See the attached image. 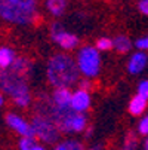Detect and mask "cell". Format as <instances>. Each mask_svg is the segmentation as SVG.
Instances as JSON below:
<instances>
[{
    "label": "cell",
    "instance_id": "2e32d148",
    "mask_svg": "<svg viewBox=\"0 0 148 150\" xmlns=\"http://www.w3.org/2000/svg\"><path fill=\"white\" fill-rule=\"evenodd\" d=\"M113 48L120 52V54H126V52H129L130 48H132V42L129 37H126V36H117L114 40H113Z\"/></svg>",
    "mask_w": 148,
    "mask_h": 150
},
{
    "label": "cell",
    "instance_id": "6da1fadb",
    "mask_svg": "<svg viewBox=\"0 0 148 150\" xmlns=\"http://www.w3.org/2000/svg\"><path fill=\"white\" fill-rule=\"evenodd\" d=\"M48 80L55 89L59 88H70L73 85L79 82V67H77V61L68 54H55L49 62H48V69H46Z\"/></svg>",
    "mask_w": 148,
    "mask_h": 150
},
{
    "label": "cell",
    "instance_id": "7402d4cb",
    "mask_svg": "<svg viewBox=\"0 0 148 150\" xmlns=\"http://www.w3.org/2000/svg\"><path fill=\"white\" fill-rule=\"evenodd\" d=\"M138 129H139V134H142V135H148V115L144 116V117L141 119Z\"/></svg>",
    "mask_w": 148,
    "mask_h": 150
},
{
    "label": "cell",
    "instance_id": "7a4b0ae2",
    "mask_svg": "<svg viewBox=\"0 0 148 150\" xmlns=\"http://www.w3.org/2000/svg\"><path fill=\"white\" fill-rule=\"evenodd\" d=\"M37 15L36 0H0V18L11 24H31Z\"/></svg>",
    "mask_w": 148,
    "mask_h": 150
},
{
    "label": "cell",
    "instance_id": "5bb4252c",
    "mask_svg": "<svg viewBox=\"0 0 148 150\" xmlns=\"http://www.w3.org/2000/svg\"><path fill=\"white\" fill-rule=\"evenodd\" d=\"M147 109V100L142 98L141 95H135L130 103H129V112L133 115V116H139L144 113V110Z\"/></svg>",
    "mask_w": 148,
    "mask_h": 150
},
{
    "label": "cell",
    "instance_id": "83f0119b",
    "mask_svg": "<svg viewBox=\"0 0 148 150\" xmlns=\"http://www.w3.org/2000/svg\"><path fill=\"white\" fill-rule=\"evenodd\" d=\"M144 150H148V137H147V140L144 143Z\"/></svg>",
    "mask_w": 148,
    "mask_h": 150
},
{
    "label": "cell",
    "instance_id": "484cf974",
    "mask_svg": "<svg viewBox=\"0 0 148 150\" xmlns=\"http://www.w3.org/2000/svg\"><path fill=\"white\" fill-rule=\"evenodd\" d=\"M92 132H93V129H92V128H88V129H86V132H84V134H86V137L89 138V137L92 135Z\"/></svg>",
    "mask_w": 148,
    "mask_h": 150
},
{
    "label": "cell",
    "instance_id": "4316f807",
    "mask_svg": "<svg viewBox=\"0 0 148 150\" xmlns=\"http://www.w3.org/2000/svg\"><path fill=\"white\" fill-rule=\"evenodd\" d=\"M33 150H46L43 146H40V144H36L34 147H33Z\"/></svg>",
    "mask_w": 148,
    "mask_h": 150
},
{
    "label": "cell",
    "instance_id": "ba28073f",
    "mask_svg": "<svg viewBox=\"0 0 148 150\" xmlns=\"http://www.w3.org/2000/svg\"><path fill=\"white\" fill-rule=\"evenodd\" d=\"M6 123L12 128L13 131H16L21 137H34V131H33L31 123L27 122L24 117L15 115V113H9L6 116Z\"/></svg>",
    "mask_w": 148,
    "mask_h": 150
},
{
    "label": "cell",
    "instance_id": "3957f363",
    "mask_svg": "<svg viewBox=\"0 0 148 150\" xmlns=\"http://www.w3.org/2000/svg\"><path fill=\"white\" fill-rule=\"evenodd\" d=\"M0 88L21 109H25V107L30 105L31 94L25 77H21L12 73L11 70H0Z\"/></svg>",
    "mask_w": 148,
    "mask_h": 150
},
{
    "label": "cell",
    "instance_id": "ffe728a7",
    "mask_svg": "<svg viewBox=\"0 0 148 150\" xmlns=\"http://www.w3.org/2000/svg\"><path fill=\"white\" fill-rule=\"evenodd\" d=\"M113 48V40L108 37H101L96 42V49L98 51H110Z\"/></svg>",
    "mask_w": 148,
    "mask_h": 150
},
{
    "label": "cell",
    "instance_id": "d6986e66",
    "mask_svg": "<svg viewBox=\"0 0 148 150\" xmlns=\"http://www.w3.org/2000/svg\"><path fill=\"white\" fill-rule=\"evenodd\" d=\"M136 144H138V140H136L135 134L133 132H129L128 137H126V140H124V144H123L121 150H135L136 149Z\"/></svg>",
    "mask_w": 148,
    "mask_h": 150
},
{
    "label": "cell",
    "instance_id": "603a6c76",
    "mask_svg": "<svg viewBox=\"0 0 148 150\" xmlns=\"http://www.w3.org/2000/svg\"><path fill=\"white\" fill-rule=\"evenodd\" d=\"M135 46H136L139 51H148V36L139 37V39L135 42Z\"/></svg>",
    "mask_w": 148,
    "mask_h": 150
},
{
    "label": "cell",
    "instance_id": "9a60e30c",
    "mask_svg": "<svg viewBox=\"0 0 148 150\" xmlns=\"http://www.w3.org/2000/svg\"><path fill=\"white\" fill-rule=\"evenodd\" d=\"M46 8L53 16H61L67 9V0H48Z\"/></svg>",
    "mask_w": 148,
    "mask_h": 150
},
{
    "label": "cell",
    "instance_id": "52a82bcc",
    "mask_svg": "<svg viewBox=\"0 0 148 150\" xmlns=\"http://www.w3.org/2000/svg\"><path fill=\"white\" fill-rule=\"evenodd\" d=\"M88 125V119L83 113H76L73 112L64 122L59 126L61 132H81L86 129Z\"/></svg>",
    "mask_w": 148,
    "mask_h": 150
},
{
    "label": "cell",
    "instance_id": "e0dca14e",
    "mask_svg": "<svg viewBox=\"0 0 148 150\" xmlns=\"http://www.w3.org/2000/svg\"><path fill=\"white\" fill-rule=\"evenodd\" d=\"M53 150H84L83 149V144L80 141H76V140H65V141H61L58 143Z\"/></svg>",
    "mask_w": 148,
    "mask_h": 150
},
{
    "label": "cell",
    "instance_id": "8fae6325",
    "mask_svg": "<svg viewBox=\"0 0 148 150\" xmlns=\"http://www.w3.org/2000/svg\"><path fill=\"white\" fill-rule=\"evenodd\" d=\"M147 64H148V58H147L145 52H141L139 51V52H135L130 57L129 64H128V70L132 74H138V73H141L145 69Z\"/></svg>",
    "mask_w": 148,
    "mask_h": 150
},
{
    "label": "cell",
    "instance_id": "4fadbf2b",
    "mask_svg": "<svg viewBox=\"0 0 148 150\" xmlns=\"http://www.w3.org/2000/svg\"><path fill=\"white\" fill-rule=\"evenodd\" d=\"M15 59H16L15 52L11 48L8 46L0 48V70H9Z\"/></svg>",
    "mask_w": 148,
    "mask_h": 150
},
{
    "label": "cell",
    "instance_id": "277c9868",
    "mask_svg": "<svg viewBox=\"0 0 148 150\" xmlns=\"http://www.w3.org/2000/svg\"><path fill=\"white\" fill-rule=\"evenodd\" d=\"M77 67L80 74L86 79L96 77L101 70V57L99 51L93 46H83L77 55Z\"/></svg>",
    "mask_w": 148,
    "mask_h": 150
},
{
    "label": "cell",
    "instance_id": "9c48e42d",
    "mask_svg": "<svg viewBox=\"0 0 148 150\" xmlns=\"http://www.w3.org/2000/svg\"><path fill=\"white\" fill-rule=\"evenodd\" d=\"M71 91L67 88H59L55 89L52 97H51V103L56 110H73L71 109Z\"/></svg>",
    "mask_w": 148,
    "mask_h": 150
},
{
    "label": "cell",
    "instance_id": "5b68a950",
    "mask_svg": "<svg viewBox=\"0 0 148 150\" xmlns=\"http://www.w3.org/2000/svg\"><path fill=\"white\" fill-rule=\"evenodd\" d=\"M31 126H33V131H34V137H37L39 140H41L46 144H53L59 138L61 131L58 129L55 122L52 119H49L48 116L39 115V113L34 115Z\"/></svg>",
    "mask_w": 148,
    "mask_h": 150
},
{
    "label": "cell",
    "instance_id": "8992f818",
    "mask_svg": "<svg viewBox=\"0 0 148 150\" xmlns=\"http://www.w3.org/2000/svg\"><path fill=\"white\" fill-rule=\"evenodd\" d=\"M51 36L56 45H59L62 49L65 51H73L79 46V37L76 34H71L62 28L61 24L55 23L51 28Z\"/></svg>",
    "mask_w": 148,
    "mask_h": 150
},
{
    "label": "cell",
    "instance_id": "30bf717a",
    "mask_svg": "<svg viewBox=\"0 0 148 150\" xmlns=\"http://www.w3.org/2000/svg\"><path fill=\"white\" fill-rule=\"evenodd\" d=\"M90 107V95L88 91L79 89L76 92H73L71 97V109L76 113H84Z\"/></svg>",
    "mask_w": 148,
    "mask_h": 150
},
{
    "label": "cell",
    "instance_id": "d4e9b609",
    "mask_svg": "<svg viewBox=\"0 0 148 150\" xmlns=\"http://www.w3.org/2000/svg\"><path fill=\"white\" fill-rule=\"evenodd\" d=\"M79 85H80V89L89 92V89H90V82H89V79H81V80H79Z\"/></svg>",
    "mask_w": 148,
    "mask_h": 150
},
{
    "label": "cell",
    "instance_id": "f1b7e54d",
    "mask_svg": "<svg viewBox=\"0 0 148 150\" xmlns=\"http://www.w3.org/2000/svg\"><path fill=\"white\" fill-rule=\"evenodd\" d=\"M3 105V97H2V94H0V107Z\"/></svg>",
    "mask_w": 148,
    "mask_h": 150
},
{
    "label": "cell",
    "instance_id": "ac0fdd59",
    "mask_svg": "<svg viewBox=\"0 0 148 150\" xmlns=\"http://www.w3.org/2000/svg\"><path fill=\"white\" fill-rule=\"evenodd\" d=\"M36 138L34 137H22L19 140L18 146H19V150H33V147L36 146Z\"/></svg>",
    "mask_w": 148,
    "mask_h": 150
},
{
    "label": "cell",
    "instance_id": "7c38bea8",
    "mask_svg": "<svg viewBox=\"0 0 148 150\" xmlns=\"http://www.w3.org/2000/svg\"><path fill=\"white\" fill-rule=\"evenodd\" d=\"M31 69H33V64H31L28 59H25V58H16V59L13 61V64L11 66L9 70H11L12 73L21 76V77H25L27 74L31 73Z\"/></svg>",
    "mask_w": 148,
    "mask_h": 150
},
{
    "label": "cell",
    "instance_id": "44dd1931",
    "mask_svg": "<svg viewBox=\"0 0 148 150\" xmlns=\"http://www.w3.org/2000/svg\"><path fill=\"white\" fill-rule=\"evenodd\" d=\"M138 95L148 100V80H142L138 86Z\"/></svg>",
    "mask_w": 148,
    "mask_h": 150
},
{
    "label": "cell",
    "instance_id": "cb8c5ba5",
    "mask_svg": "<svg viewBox=\"0 0 148 150\" xmlns=\"http://www.w3.org/2000/svg\"><path fill=\"white\" fill-rule=\"evenodd\" d=\"M138 8H139V11H141L144 15H148V0H139Z\"/></svg>",
    "mask_w": 148,
    "mask_h": 150
}]
</instances>
